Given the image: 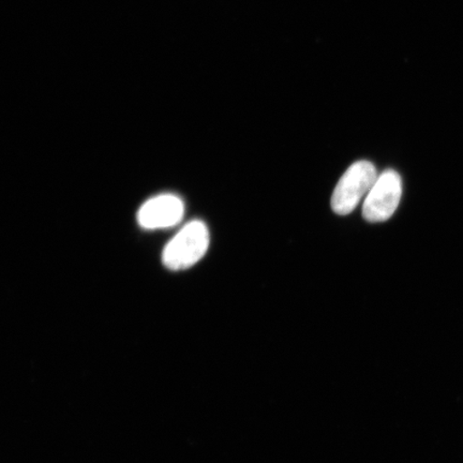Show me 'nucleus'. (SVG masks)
<instances>
[{"label":"nucleus","mask_w":463,"mask_h":463,"mask_svg":"<svg viewBox=\"0 0 463 463\" xmlns=\"http://www.w3.org/2000/svg\"><path fill=\"white\" fill-rule=\"evenodd\" d=\"M210 240L207 225L201 220H194L167 242L162 262L166 269L175 271L193 268L205 256Z\"/></svg>","instance_id":"f257e3e1"},{"label":"nucleus","mask_w":463,"mask_h":463,"mask_svg":"<svg viewBox=\"0 0 463 463\" xmlns=\"http://www.w3.org/2000/svg\"><path fill=\"white\" fill-rule=\"evenodd\" d=\"M402 195V181L396 171L387 170L376 178L364 199L363 216L368 222L389 220L397 211Z\"/></svg>","instance_id":"7ed1b4c3"},{"label":"nucleus","mask_w":463,"mask_h":463,"mask_svg":"<svg viewBox=\"0 0 463 463\" xmlns=\"http://www.w3.org/2000/svg\"><path fill=\"white\" fill-rule=\"evenodd\" d=\"M184 215V201L178 195L164 194L144 203L137 222L145 230L169 229L181 222Z\"/></svg>","instance_id":"20e7f679"},{"label":"nucleus","mask_w":463,"mask_h":463,"mask_svg":"<svg viewBox=\"0 0 463 463\" xmlns=\"http://www.w3.org/2000/svg\"><path fill=\"white\" fill-rule=\"evenodd\" d=\"M375 166L369 161H357L345 171L334 190L331 205L340 216L349 215L378 178Z\"/></svg>","instance_id":"f03ea898"}]
</instances>
